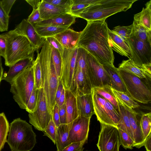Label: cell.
Here are the masks:
<instances>
[{"mask_svg":"<svg viewBox=\"0 0 151 151\" xmlns=\"http://www.w3.org/2000/svg\"><path fill=\"white\" fill-rule=\"evenodd\" d=\"M109 29L105 20L88 22L78 42V47L84 48L103 65H114V58L109 42Z\"/></svg>","mask_w":151,"mask_h":151,"instance_id":"obj_1","label":"cell"},{"mask_svg":"<svg viewBox=\"0 0 151 151\" xmlns=\"http://www.w3.org/2000/svg\"><path fill=\"white\" fill-rule=\"evenodd\" d=\"M40 63L42 85L46 100L48 110L52 116L56 104L55 98L58 87V78L51 55L50 45L46 39L37 56Z\"/></svg>","mask_w":151,"mask_h":151,"instance_id":"obj_2","label":"cell"},{"mask_svg":"<svg viewBox=\"0 0 151 151\" xmlns=\"http://www.w3.org/2000/svg\"><path fill=\"white\" fill-rule=\"evenodd\" d=\"M9 132L6 142L11 151H30L37 143L32 126L20 118L10 123Z\"/></svg>","mask_w":151,"mask_h":151,"instance_id":"obj_3","label":"cell"},{"mask_svg":"<svg viewBox=\"0 0 151 151\" xmlns=\"http://www.w3.org/2000/svg\"><path fill=\"white\" fill-rule=\"evenodd\" d=\"M137 0H98L86 8L77 17L87 22L105 20L108 17L131 8Z\"/></svg>","mask_w":151,"mask_h":151,"instance_id":"obj_4","label":"cell"},{"mask_svg":"<svg viewBox=\"0 0 151 151\" xmlns=\"http://www.w3.org/2000/svg\"><path fill=\"white\" fill-rule=\"evenodd\" d=\"M1 35L6 41V66L10 67L20 60L33 58L35 48L25 37L9 31Z\"/></svg>","mask_w":151,"mask_h":151,"instance_id":"obj_5","label":"cell"},{"mask_svg":"<svg viewBox=\"0 0 151 151\" xmlns=\"http://www.w3.org/2000/svg\"><path fill=\"white\" fill-rule=\"evenodd\" d=\"M33 63L19 74L10 83V91L13 98L22 109H26L35 86Z\"/></svg>","mask_w":151,"mask_h":151,"instance_id":"obj_6","label":"cell"},{"mask_svg":"<svg viewBox=\"0 0 151 151\" xmlns=\"http://www.w3.org/2000/svg\"><path fill=\"white\" fill-rule=\"evenodd\" d=\"M118 70L127 93L134 101L143 104L151 101L150 88L141 79L123 70L118 69Z\"/></svg>","mask_w":151,"mask_h":151,"instance_id":"obj_7","label":"cell"},{"mask_svg":"<svg viewBox=\"0 0 151 151\" xmlns=\"http://www.w3.org/2000/svg\"><path fill=\"white\" fill-rule=\"evenodd\" d=\"M127 43L131 54L129 59L151 75V44L136 37L133 34V30L127 40Z\"/></svg>","mask_w":151,"mask_h":151,"instance_id":"obj_8","label":"cell"},{"mask_svg":"<svg viewBox=\"0 0 151 151\" xmlns=\"http://www.w3.org/2000/svg\"><path fill=\"white\" fill-rule=\"evenodd\" d=\"M95 114L100 123L117 127L119 119V112L106 99L92 90Z\"/></svg>","mask_w":151,"mask_h":151,"instance_id":"obj_9","label":"cell"},{"mask_svg":"<svg viewBox=\"0 0 151 151\" xmlns=\"http://www.w3.org/2000/svg\"><path fill=\"white\" fill-rule=\"evenodd\" d=\"M29 122L37 130L43 132L52 116L49 113L43 88L39 89L37 105L35 110L29 113Z\"/></svg>","mask_w":151,"mask_h":151,"instance_id":"obj_10","label":"cell"},{"mask_svg":"<svg viewBox=\"0 0 151 151\" xmlns=\"http://www.w3.org/2000/svg\"><path fill=\"white\" fill-rule=\"evenodd\" d=\"M100 124L101 130L97 144L99 151H119L121 144L117 128Z\"/></svg>","mask_w":151,"mask_h":151,"instance_id":"obj_11","label":"cell"},{"mask_svg":"<svg viewBox=\"0 0 151 151\" xmlns=\"http://www.w3.org/2000/svg\"><path fill=\"white\" fill-rule=\"evenodd\" d=\"M86 60L88 75L92 88L106 85L111 86L110 78L103 65L87 51Z\"/></svg>","mask_w":151,"mask_h":151,"instance_id":"obj_12","label":"cell"},{"mask_svg":"<svg viewBox=\"0 0 151 151\" xmlns=\"http://www.w3.org/2000/svg\"><path fill=\"white\" fill-rule=\"evenodd\" d=\"M78 47L73 49H64L62 57L60 80L65 89H69L73 80Z\"/></svg>","mask_w":151,"mask_h":151,"instance_id":"obj_13","label":"cell"},{"mask_svg":"<svg viewBox=\"0 0 151 151\" xmlns=\"http://www.w3.org/2000/svg\"><path fill=\"white\" fill-rule=\"evenodd\" d=\"M10 32L25 37L34 46L35 51L39 52L46 38L41 37L36 32L34 26L29 23L27 19H23L13 30Z\"/></svg>","mask_w":151,"mask_h":151,"instance_id":"obj_14","label":"cell"},{"mask_svg":"<svg viewBox=\"0 0 151 151\" xmlns=\"http://www.w3.org/2000/svg\"><path fill=\"white\" fill-rule=\"evenodd\" d=\"M91 117L79 116L73 123L70 127L68 139L70 143L87 142Z\"/></svg>","mask_w":151,"mask_h":151,"instance_id":"obj_15","label":"cell"},{"mask_svg":"<svg viewBox=\"0 0 151 151\" xmlns=\"http://www.w3.org/2000/svg\"><path fill=\"white\" fill-rule=\"evenodd\" d=\"M69 89L76 97L91 93L92 88L88 76L81 69L75 68L72 81Z\"/></svg>","mask_w":151,"mask_h":151,"instance_id":"obj_16","label":"cell"},{"mask_svg":"<svg viewBox=\"0 0 151 151\" xmlns=\"http://www.w3.org/2000/svg\"><path fill=\"white\" fill-rule=\"evenodd\" d=\"M123 105L126 110L129 119L134 142L133 147L139 148L144 146L145 141L140 125V119L137 117V113L133 109Z\"/></svg>","mask_w":151,"mask_h":151,"instance_id":"obj_17","label":"cell"},{"mask_svg":"<svg viewBox=\"0 0 151 151\" xmlns=\"http://www.w3.org/2000/svg\"><path fill=\"white\" fill-rule=\"evenodd\" d=\"M81 33V32H76L68 28L53 37L64 49L71 50L78 47V42Z\"/></svg>","mask_w":151,"mask_h":151,"instance_id":"obj_18","label":"cell"},{"mask_svg":"<svg viewBox=\"0 0 151 151\" xmlns=\"http://www.w3.org/2000/svg\"><path fill=\"white\" fill-rule=\"evenodd\" d=\"M65 90L66 124L70 129L73 122L79 116L76 97L69 89Z\"/></svg>","mask_w":151,"mask_h":151,"instance_id":"obj_19","label":"cell"},{"mask_svg":"<svg viewBox=\"0 0 151 151\" xmlns=\"http://www.w3.org/2000/svg\"><path fill=\"white\" fill-rule=\"evenodd\" d=\"M109 36L110 44L112 50L122 55L127 57L129 59L131 54L127 42L109 29Z\"/></svg>","mask_w":151,"mask_h":151,"instance_id":"obj_20","label":"cell"},{"mask_svg":"<svg viewBox=\"0 0 151 151\" xmlns=\"http://www.w3.org/2000/svg\"><path fill=\"white\" fill-rule=\"evenodd\" d=\"M76 97L79 116L88 118L95 114L92 93Z\"/></svg>","mask_w":151,"mask_h":151,"instance_id":"obj_21","label":"cell"},{"mask_svg":"<svg viewBox=\"0 0 151 151\" xmlns=\"http://www.w3.org/2000/svg\"><path fill=\"white\" fill-rule=\"evenodd\" d=\"M34 61L33 58H28L17 61L9 67L7 72L3 74L2 80L10 84L19 74L32 64Z\"/></svg>","mask_w":151,"mask_h":151,"instance_id":"obj_22","label":"cell"},{"mask_svg":"<svg viewBox=\"0 0 151 151\" xmlns=\"http://www.w3.org/2000/svg\"><path fill=\"white\" fill-rule=\"evenodd\" d=\"M76 18L69 13H66L50 19L43 20L34 25L37 26H55L69 28L75 23Z\"/></svg>","mask_w":151,"mask_h":151,"instance_id":"obj_23","label":"cell"},{"mask_svg":"<svg viewBox=\"0 0 151 151\" xmlns=\"http://www.w3.org/2000/svg\"><path fill=\"white\" fill-rule=\"evenodd\" d=\"M38 9L42 20L50 19L69 12V10L59 8L44 0H41Z\"/></svg>","mask_w":151,"mask_h":151,"instance_id":"obj_24","label":"cell"},{"mask_svg":"<svg viewBox=\"0 0 151 151\" xmlns=\"http://www.w3.org/2000/svg\"><path fill=\"white\" fill-rule=\"evenodd\" d=\"M103 66L110 78L112 88L117 91L127 92L118 68L115 67L114 65H105Z\"/></svg>","mask_w":151,"mask_h":151,"instance_id":"obj_25","label":"cell"},{"mask_svg":"<svg viewBox=\"0 0 151 151\" xmlns=\"http://www.w3.org/2000/svg\"><path fill=\"white\" fill-rule=\"evenodd\" d=\"M118 69L129 73L140 79L145 78L151 81V75L143 68L136 65L130 59L123 60L119 64Z\"/></svg>","mask_w":151,"mask_h":151,"instance_id":"obj_26","label":"cell"},{"mask_svg":"<svg viewBox=\"0 0 151 151\" xmlns=\"http://www.w3.org/2000/svg\"><path fill=\"white\" fill-rule=\"evenodd\" d=\"M133 23L134 35L141 40L151 44V30L146 28L141 23L140 12L134 15Z\"/></svg>","mask_w":151,"mask_h":151,"instance_id":"obj_27","label":"cell"},{"mask_svg":"<svg viewBox=\"0 0 151 151\" xmlns=\"http://www.w3.org/2000/svg\"><path fill=\"white\" fill-rule=\"evenodd\" d=\"M70 128L66 124H60L57 128L55 144L57 151H61L70 143L69 139Z\"/></svg>","mask_w":151,"mask_h":151,"instance_id":"obj_28","label":"cell"},{"mask_svg":"<svg viewBox=\"0 0 151 151\" xmlns=\"http://www.w3.org/2000/svg\"><path fill=\"white\" fill-rule=\"evenodd\" d=\"M118 104L119 119L117 128L126 133L133 140L130 121L126 110L123 104L119 102Z\"/></svg>","mask_w":151,"mask_h":151,"instance_id":"obj_29","label":"cell"},{"mask_svg":"<svg viewBox=\"0 0 151 151\" xmlns=\"http://www.w3.org/2000/svg\"><path fill=\"white\" fill-rule=\"evenodd\" d=\"M35 29L39 35L46 38L53 37L64 31L68 28L55 26H37L34 25Z\"/></svg>","mask_w":151,"mask_h":151,"instance_id":"obj_30","label":"cell"},{"mask_svg":"<svg viewBox=\"0 0 151 151\" xmlns=\"http://www.w3.org/2000/svg\"><path fill=\"white\" fill-rule=\"evenodd\" d=\"M92 90L109 101L119 112L118 102L113 92L111 86L106 85L95 87L92 88Z\"/></svg>","mask_w":151,"mask_h":151,"instance_id":"obj_31","label":"cell"},{"mask_svg":"<svg viewBox=\"0 0 151 151\" xmlns=\"http://www.w3.org/2000/svg\"><path fill=\"white\" fill-rule=\"evenodd\" d=\"M112 90L117 100L120 103L133 109L140 106L139 104L127 93L117 91L112 88Z\"/></svg>","mask_w":151,"mask_h":151,"instance_id":"obj_32","label":"cell"},{"mask_svg":"<svg viewBox=\"0 0 151 151\" xmlns=\"http://www.w3.org/2000/svg\"><path fill=\"white\" fill-rule=\"evenodd\" d=\"M98 0H73V5L70 7L69 13L77 16L87 7Z\"/></svg>","mask_w":151,"mask_h":151,"instance_id":"obj_33","label":"cell"},{"mask_svg":"<svg viewBox=\"0 0 151 151\" xmlns=\"http://www.w3.org/2000/svg\"><path fill=\"white\" fill-rule=\"evenodd\" d=\"M9 125L4 113L0 114V151L3 148L6 142L9 130Z\"/></svg>","mask_w":151,"mask_h":151,"instance_id":"obj_34","label":"cell"},{"mask_svg":"<svg viewBox=\"0 0 151 151\" xmlns=\"http://www.w3.org/2000/svg\"><path fill=\"white\" fill-rule=\"evenodd\" d=\"M86 53V51L84 48L78 47L75 68H78L81 69L88 76Z\"/></svg>","mask_w":151,"mask_h":151,"instance_id":"obj_35","label":"cell"},{"mask_svg":"<svg viewBox=\"0 0 151 151\" xmlns=\"http://www.w3.org/2000/svg\"><path fill=\"white\" fill-rule=\"evenodd\" d=\"M141 23L147 29L151 30V0L146 3L140 12Z\"/></svg>","mask_w":151,"mask_h":151,"instance_id":"obj_36","label":"cell"},{"mask_svg":"<svg viewBox=\"0 0 151 151\" xmlns=\"http://www.w3.org/2000/svg\"><path fill=\"white\" fill-rule=\"evenodd\" d=\"M139 124L144 139L145 140L151 133V113L142 114L139 119Z\"/></svg>","mask_w":151,"mask_h":151,"instance_id":"obj_37","label":"cell"},{"mask_svg":"<svg viewBox=\"0 0 151 151\" xmlns=\"http://www.w3.org/2000/svg\"><path fill=\"white\" fill-rule=\"evenodd\" d=\"M33 68L34 78L35 87L37 89L42 87V73L40 63L37 57L34 61Z\"/></svg>","mask_w":151,"mask_h":151,"instance_id":"obj_38","label":"cell"},{"mask_svg":"<svg viewBox=\"0 0 151 151\" xmlns=\"http://www.w3.org/2000/svg\"><path fill=\"white\" fill-rule=\"evenodd\" d=\"M134 27L133 23L128 26H119L115 27L112 30L121 37L127 42V40L130 37Z\"/></svg>","mask_w":151,"mask_h":151,"instance_id":"obj_39","label":"cell"},{"mask_svg":"<svg viewBox=\"0 0 151 151\" xmlns=\"http://www.w3.org/2000/svg\"><path fill=\"white\" fill-rule=\"evenodd\" d=\"M51 55L57 74L60 79L62 68V57L59 52L51 45Z\"/></svg>","mask_w":151,"mask_h":151,"instance_id":"obj_40","label":"cell"},{"mask_svg":"<svg viewBox=\"0 0 151 151\" xmlns=\"http://www.w3.org/2000/svg\"><path fill=\"white\" fill-rule=\"evenodd\" d=\"M39 89L34 87L29 98L25 110L29 113L33 112L36 109L38 100Z\"/></svg>","mask_w":151,"mask_h":151,"instance_id":"obj_41","label":"cell"},{"mask_svg":"<svg viewBox=\"0 0 151 151\" xmlns=\"http://www.w3.org/2000/svg\"><path fill=\"white\" fill-rule=\"evenodd\" d=\"M118 129L121 145L125 149H132L134 144L133 140L126 133Z\"/></svg>","mask_w":151,"mask_h":151,"instance_id":"obj_42","label":"cell"},{"mask_svg":"<svg viewBox=\"0 0 151 151\" xmlns=\"http://www.w3.org/2000/svg\"><path fill=\"white\" fill-rule=\"evenodd\" d=\"M57 128L51 119L43 132L44 135L48 137L54 144H55Z\"/></svg>","mask_w":151,"mask_h":151,"instance_id":"obj_43","label":"cell"},{"mask_svg":"<svg viewBox=\"0 0 151 151\" xmlns=\"http://www.w3.org/2000/svg\"><path fill=\"white\" fill-rule=\"evenodd\" d=\"M9 18V15L3 9L0 1V32L7 31Z\"/></svg>","mask_w":151,"mask_h":151,"instance_id":"obj_44","label":"cell"},{"mask_svg":"<svg viewBox=\"0 0 151 151\" xmlns=\"http://www.w3.org/2000/svg\"><path fill=\"white\" fill-rule=\"evenodd\" d=\"M59 8L66 9L70 10L71 6L73 5V0H44Z\"/></svg>","mask_w":151,"mask_h":151,"instance_id":"obj_45","label":"cell"},{"mask_svg":"<svg viewBox=\"0 0 151 151\" xmlns=\"http://www.w3.org/2000/svg\"><path fill=\"white\" fill-rule=\"evenodd\" d=\"M86 142L82 141L72 143L61 151H83V146Z\"/></svg>","mask_w":151,"mask_h":151,"instance_id":"obj_46","label":"cell"},{"mask_svg":"<svg viewBox=\"0 0 151 151\" xmlns=\"http://www.w3.org/2000/svg\"><path fill=\"white\" fill-rule=\"evenodd\" d=\"M27 20L29 23L33 25L42 21V20L41 18L38 9H33Z\"/></svg>","mask_w":151,"mask_h":151,"instance_id":"obj_47","label":"cell"},{"mask_svg":"<svg viewBox=\"0 0 151 151\" xmlns=\"http://www.w3.org/2000/svg\"><path fill=\"white\" fill-rule=\"evenodd\" d=\"M45 38L50 45L59 52L61 55L64 48L59 42L53 37H47Z\"/></svg>","mask_w":151,"mask_h":151,"instance_id":"obj_48","label":"cell"},{"mask_svg":"<svg viewBox=\"0 0 151 151\" xmlns=\"http://www.w3.org/2000/svg\"><path fill=\"white\" fill-rule=\"evenodd\" d=\"M52 119L57 127L61 124L59 115V107L57 104H55L53 109Z\"/></svg>","mask_w":151,"mask_h":151,"instance_id":"obj_49","label":"cell"},{"mask_svg":"<svg viewBox=\"0 0 151 151\" xmlns=\"http://www.w3.org/2000/svg\"><path fill=\"white\" fill-rule=\"evenodd\" d=\"M15 1L16 0L0 1L1 3L3 9L8 15H9L11 9Z\"/></svg>","mask_w":151,"mask_h":151,"instance_id":"obj_50","label":"cell"},{"mask_svg":"<svg viewBox=\"0 0 151 151\" xmlns=\"http://www.w3.org/2000/svg\"><path fill=\"white\" fill-rule=\"evenodd\" d=\"M59 115L60 124H66V106L65 103L59 108Z\"/></svg>","mask_w":151,"mask_h":151,"instance_id":"obj_51","label":"cell"},{"mask_svg":"<svg viewBox=\"0 0 151 151\" xmlns=\"http://www.w3.org/2000/svg\"><path fill=\"white\" fill-rule=\"evenodd\" d=\"M6 49V43L4 37L0 35V57H3L4 58L5 56Z\"/></svg>","mask_w":151,"mask_h":151,"instance_id":"obj_52","label":"cell"},{"mask_svg":"<svg viewBox=\"0 0 151 151\" xmlns=\"http://www.w3.org/2000/svg\"><path fill=\"white\" fill-rule=\"evenodd\" d=\"M63 88V85L60 79L59 81L58 86L55 95V101L56 104H58L59 99L61 94Z\"/></svg>","mask_w":151,"mask_h":151,"instance_id":"obj_53","label":"cell"},{"mask_svg":"<svg viewBox=\"0 0 151 151\" xmlns=\"http://www.w3.org/2000/svg\"><path fill=\"white\" fill-rule=\"evenodd\" d=\"M144 146L146 151H151V133L145 139Z\"/></svg>","mask_w":151,"mask_h":151,"instance_id":"obj_54","label":"cell"},{"mask_svg":"<svg viewBox=\"0 0 151 151\" xmlns=\"http://www.w3.org/2000/svg\"><path fill=\"white\" fill-rule=\"evenodd\" d=\"M29 4L33 7V9H38L41 1L40 0H26Z\"/></svg>","mask_w":151,"mask_h":151,"instance_id":"obj_55","label":"cell"},{"mask_svg":"<svg viewBox=\"0 0 151 151\" xmlns=\"http://www.w3.org/2000/svg\"><path fill=\"white\" fill-rule=\"evenodd\" d=\"M65 90L64 87L58 103V105L59 108L62 106L65 103Z\"/></svg>","mask_w":151,"mask_h":151,"instance_id":"obj_56","label":"cell"},{"mask_svg":"<svg viewBox=\"0 0 151 151\" xmlns=\"http://www.w3.org/2000/svg\"><path fill=\"white\" fill-rule=\"evenodd\" d=\"M3 76V68L2 66V63L1 57H0V83L2 80Z\"/></svg>","mask_w":151,"mask_h":151,"instance_id":"obj_57","label":"cell"},{"mask_svg":"<svg viewBox=\"0 0 151 151\" xmlns=\"http://www.w3.org/2000/svg\"><path fill=\"white\" fill-rule=\"evenodd\" d=\"M0 114H1V113H0Z\"/></svg>","mask_w":151,"mask_h":151,"instance_id":"obj_58","label":"cell"},{"mask_svg":"<svg viewBox=\"0 0 151 151\" xmlns=\"http://www.w3.org/2000/svg\"></svg>","mask_w":151,"mask_h":151,"instance_id":"obj_59","label":"cell"}]
</instances>
